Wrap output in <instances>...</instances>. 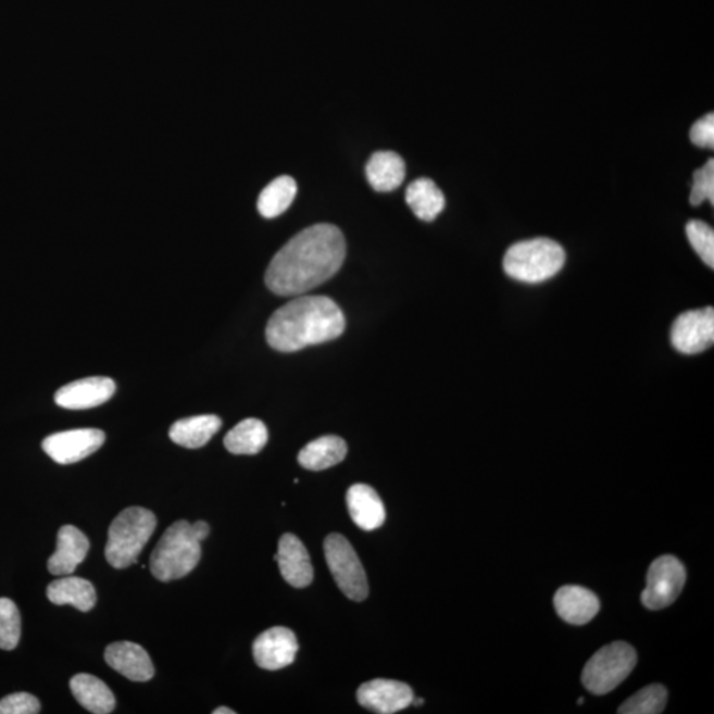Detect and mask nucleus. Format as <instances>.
<instances>
[{"mask_svg": "<svg viewBox=\"0 0 714 714\" xmlns=\"http://www.w3.org/2000/svg\"><path fill=\"white\" fill-rule=\"evenodd\" d=\"M105 438V433L99 429L66 430L47 437L41 447L59 465H72L96 453Z\"/></svg>", "mask_w": 714, "mask_h": 714, "instance_id": "10", "label": "nucleus"}, {"mask_svg": "<svg viewBox=\"0 0 714 714\" xmlns=\"http://www.w3.org/2000/svg\"><path fill=\"white\" fill-rule=\"evenodd\" d=\"M70 686L79 705L90 713L108 714L114 711V694L99 677L78 674L72 677Z\"/></svg>", "mask_w": 714, "mask_h": 714, "instance_id": "21", "label": "nucleus"}, {"mask_svg": "<svg viewBox=\"0 0 714 714\" xmlns=\"http://www.w3.org/2000/svg\"><path fill=\"white\" fill-rule=\"evenodd\" d=\"M347 443L343 438L325 436L310 442L298 455L299 465L311 472H322L339 465L347 455Z\"/></svg>", "mask_w": 714, "mask_h": 714, "instance_id": "23", "label": "nucleus"}, {"mask_svg": "<svg viewBox=\"0 0 714 714\" xmlns=\"http://www.w3.org/2000/svg\"><path fill=\"white\" fill-rule=\"evenodd\" d=\"M346 250L345 236L335 225L303 229L274 255L265 274L266 286L279 297L304 295L339 272Z\"/></svg>", "mask_w": 714, "mask_h": 714, "instance_id": "1", "label": "nucleus"}, {"mask_svg": "<svg viewBox=\"0 0 714 714\" xmlns=\"http://www.w3.org/2000/svg\"><path fill=\"white\" fill-rule=\"evenodd\" d=\"M671 341L676 351L685 355H696L713 346L714 310L705 308L681 314L671 329Z\"/></svg>", "mask_w": 714, "mask_h": 714, "instance_id": "9", "label": "nucleus"}, {"mask_svg": "<svg viewBox=\"0 0 714 714\" xmlns=\"http://www.w3.org/2000/svg\"><path fill=\"white\" fill-rule=\"evenodd\" d=\"M47 597L53 605H71L83 613L90 612L97 602L95 586L79 577L57 579L48 586Z\"/></svg>", "mask_w": 714, "mask_h": 714, "instance_id": "20", "label": "nucleus"}, {"mask_svg": "<svg viewBox=\"0 0 714 714\" xmlns=\"http://www.w3.org/2000/svg\"><path fill=\"white\" fill-rule=\"evenodd\" d=\"M686 567L674 555H663L651 564L647 588L642 594L644 607L662 610L677 600L686 584Z\"/></svg>", "mask_w": 714, "mask_h": 714, "instance_id": "8", "label": "nucleus"}, {"mask_svg": "<svg viewBox=\"0 0 714 714\" xmlns=\"http://www.w3.org/2000/svg\"><path fill=\"white\" fill-rule=\"evenodd\" d=\"M325 555L329 572L345 596L352 601H364L368 597V579L351 542L339 534L329 535Z\"/></svg>", "mask_w": 714, "mask_h": 714, "instance_id": "7", "label": "nucleus"}, {"mask_svg": "<svg viewBox=\"0 0 714 714\" xmlns=\"http://www.w3.org/2000/svg\"><path fill=\"white\" fill-rule=\"evenodd\" d=\"M691 140L699 148H714V114L710 113L692 126Z\"/></svg>", "mask_w": 714, "mask_h": 714, "instance_id": "32", "label": "nucleus"}, {"mask_svg": "<svg viewBox=\"0 0 714 714\" xmlns=\"http://www.w3.org/2000/svg\"><path fill=\"white\" fill-rule=\"evenodd\" d=\"M222 427V419L213 414L183 418L171 426V441L187 449L205 447Z\"/></svg>", "mask_w": 714, "mask_h": 714, "instance_id": "22", "label": "nucleus"}, {"mask_svg": "<svg viewBox=\"0 0 714 714\" xmlns=\"http://www.w3.org/2000/svg\"><path fill=\"white\" fill-rule=\"evenodd\" d=\"M22 618L20 609L9 598H0V649L11 651L20 644Z\"/></svg>", "mask_w": 714, "mask_h": 714, "instance_id": "28", "label": "nucleus"}, {"mask_svg": "<svg viewBox=\"0 0 714 714\" xmlns=\"http://www.w3.org/2000/svg\"><path fill=\"white\" fill-rule=\"evenodd\" d=\"M356 696L360 705L380 714L404 711L414 699L412 688L405 682L387 679L365 682L358 689Z\"/></svg>", "mask_w": 714, "mask_h": 714, "instance_id": "12", "label": "nucleus"}, {"mask_svg": "<svg viewBox=\"0 0 714 714\" xmlns=\"http://www.w3.org/2000/svg\"><path fill=\"white\" fill-rule=\"evenodd\" d=\"M347 506L353 523L360 529L375 530L386 522V506L378 493L368 485H353L347 491Z\"/></svg>", "mask_w": 714, "mask_h": 714, "instance_id": "18", "label": "nucleus"}, {"mask_svg": "<svg viewBox=\"0 0 714 714\" xmlns=\"http://www.w3.org/2000/svg\"><path fill=\"white\" fill-rule=\"evenodd\" d=\"M298 647L296 634L290 628L273 627L254 640V661L264 669H283L295 663Z\"/></svg>", "mask_w": 714, "mask_h": 714, "instance_id": "11", "label": "nucleus"}, {"mask_svg": "<svg viewBox=\"0 0 714 714\" xmlns=\"http://www.w3.org/2000/svg\"><path fill=\"white\" fill-rule=\"evenodd\" d=\"M297 195V183L291 176L284 175L274 179L264 188L259 198V212L265 218H274L289 210Z\"/></svg>", "mask_w": 714, "mask_h": 714, "instance_id": "26", "label": "nucleus"}, {"mask_svg": "<svg viewBox=\"0 0 714 714\" xmlns=\"http://www.w3.org/2000/svg\"><path fill=\"white\" fill-rule=\"evenodd\" d=\"M267 429L260 419L248 418L237 424L224 438L225 448L231 454H259L267 443Z\"/></svg>", "mask_w": 714, "mask_h": 714, "instance_id": "25", "label": "nucleus"}, {"mask_svg": "<svg viewBox=\"0 0 714 714\" xmlns=\"http://www.w3.org/2000/svg\"><path fill=\"white\" fill-rule=\"evenodd\" d=\"M565 264L560 243L549 238H534L515 243L504 255L506 276L524 284H541L551 279Z\"/></svg>", "mask_w": 714, "mask_h": 714, "instance_id": "5", "label": "nucleus"}, {"mask_svg": "<svg viewBox=\"0 0 714 714\" xmlns=\"http://www.w3.org/2000/svg\"><path fill=\"white\" fill-rule=\"evenodd\" d=\"M115 393V383L109 377H87L61 387L54 401L71 411H85L105 404Z\"/></svg>", "mask_w": 714, "mask_h": 714, "instance_id": "13", "label": "nucleus"}, {"mask_svg": "<svg viewBox=\"0 0 714 714\" xmlns=\"http://www.w3.org/2000/svg\"><path fill=\"white\" fill-rule=\"evenodd\" d=\"M156 517L142 506H129L114 518L109 528L105 548L108 563L115 569H126L137 564L140 552L151 539Z\"/></svg>", "mask_w": 714, "mask_h": 714, "instance_id": "4", "label": "nucleus"}, {"mask_svg": "<svg viewBox=\"0 0 714 714\" xmlns=\"http://www.w3.org/2000/svg\"><path fill=\"white\" fill-rule=\"evenodd\" d=\"M406 203L414 215L424 222H433L444 209V197L435 181L419 178L406 188Z\"/></svg>", "mask_w": 714, "mask_h": 714, "instance_id": "24", "label": "nucleus"}, {"mask_svg": "<svg viewBox=\"0 0 714 714\" xmlns=\"http://www.w3.org/2000/svg\"><path fill=\"white\" fill-rule=\"evenodd\" d=\"M637 661V652L630 644L615 642L605 646L586 663L584 686L597 696L612 692L632 673Z\"/></svg>", "mask_w": 714, "mask_h": 714, "instance_id": "6", "label": "nucleus"}, {"mask_svg": "<svg viewBox=\"0 0 714 714\" xmlns=\"http://www.w3.org/2000/svg\"><path fill=\"white\" fill-rule=\"evenodd\" d=\"M105 661L114 671L133 681H149L155 669L148 651L131 642H117L108 646Z\"/></svg>", "mask_w": 714, "mask_h": 714, "instance_id": "15", "label": "nucleus"}, {"mask_svg": "<svg viewBox=\"0 0 714 714\" xmlns=\"http://www.w3.org/2000/svg\"><path fill=\"white\" fill-rule=\"evenodd\" d=\"M691 204L701 205L704 201L714 203V162L710 159L704 167L696 171L691 191Z\"/></svg>", "mask_w": 714, "mask_h": 714, "instance_id": "30", "label": "nucleus"}, {"mask_svg": "<svg viewBox=\"0 0 714 714\" xmlns=\"http://www.w3.org/2000/svg\"><path fill=\"white\" fill-rule=\"evenodd\" d=\"M200 539L193 524L179 521L170 526L150 558V571L159 581L186 577L201 558Z\"/></svg>", "mask_w": 714, "mask_h": 714, "instance_id": "3", "label": "nucleus"}, {"mask_svg": "<svg viewBox=\"0 0 714 714\" xmlns=\"http://www.w3.org/2000/svg\"><path fill=\"white\" fill-rule=\"evenodd\" d=\"M39 712V700L27 692L12 693L0 700V714H36Z\"/></svg>", "mask_w": 714, "mask_h": 714, "instance_id": "31", "label": "nucleus"}, {"mask_svg": "<svg viewBox=\"0 0 714 714\" xmlns=\"http://www.w3.org/2000/svg\"><path fill=\"white\" fill-rule=\"evenodd\" d=\"M274 560L277 561L285 581L295 588H306L313 583L314 569L310 554L297 536L286 534L280 537L278 553L274 555Z\"/></svg>", "mask_w": 714, "mask_h": 714, "instance_id": "14", "label": "nucleus"}, {"mask_svg": "<svg viewBox=\"0 0 714 714\" xmlns=\"http://www.w3.org/2000/svg\"><path fill=\"white\" fill-rule=\"evenodd\" d=\"M345 328L343 311L331 298L299 297L271 316L266 340L274 350L296 352L338 339Z\"/></svg>", "mask_w": 714, "mask_h": 714, "instance_id": "2", "label": "nucleus"}, {"mask_svg": "<svg viewBox=\"0 0 714 714\" xmlns=\"http://www.w3.org/2000/svg\"><path fill=\"white\" fill-rule=\"evenodd\" d=\"M365 171L369 185L378 192L394 191L404 181L406 173L404 159L393 151L375 152Z\"/></svg>", "mask_w": 714, "mask_h": 714, "instance_id": "19", "label": "nucleus"}, {"mask_svg": "<svg viewBox=\"0 0 714 714\" xmlns=\"http://www.w3.org/2000/svg\"><path fill=\"white\" fill-rule=\"evenodd\" d=\"M235 711L229 710V707H217L216 711H213V714H235Z\"/></svg>", "mask_w": 714, "mask_h": 714, "instance_id": "33", "label": "nucleus"}, {"mask_svg": "<svg viewBox=\"0 0 714 714\" xmlns=\"http://www.w3.org/2000/svg\"><path fill=\"white\" fill-rule=\"evenodd\" d=\"M667 704V689L661 685H652L640 689L638 693L621 705V714H657Z\"/></svg>", "mask_w": 714, "mask_h": 714, "instance_id": "27", "label": "nucleus"}, {"mask_svg": "<svg viewBox=\"0 0 714 714\" xmlns=\"http://www.w3.org/2000/svg\"><path fill=\"white\" fill-rule=\"evenodd\" d=\"M687 237L694 252L710 267H714V231L710 225L700 220H692L687 225Z\"/></svg>", "mask_w": 714, "mask_h": 714, "instance_id": "29", "label": "nucleus"}, {"mask_svg": "<svg viewBox=\"0 0 714 714\" xmlns=\"http://www.w3.org/2000/svg\"><path fill=\"white\" fill-rule=\"evenodd\" d=\"M555 612L567 624L586 625L600 612V600L583 586L566 585L554 596Z\"/></svg>", "mask_w": 714, "mask_h": 714, "instance_id": "17", "label": "nucleus"}, {"mask_svg": "<svg viewBox=\"0 0 714 714\" xmlns=\"http://www.w3.org/2000/svg\"><path fill=\"white\" fill-rule=\"evenodd\" d=\"M90 542L82 530L73 526L61 527L58 534V548L50 560L48 571L53 576H70L83 563L89 552Z\"/></svg>", "mask_w": 714, "mask_h": 714, "instance_id": "16", "label": "nucleus"}]
</instances>
